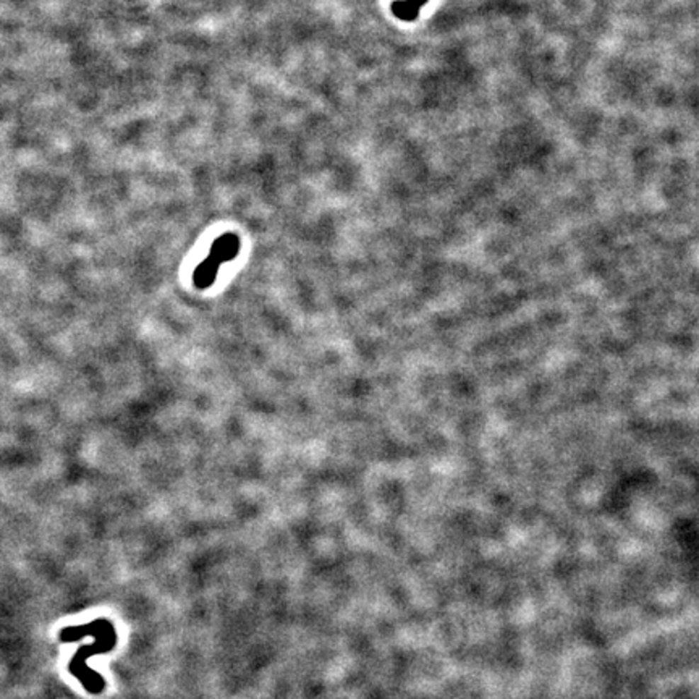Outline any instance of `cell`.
Masks as SVG:
<instances>
[{
  "label": "cell",
  "mask_w": 699,
  "mask_h": 699,
  "mask_svg": "<svg viewBox=\"0 0 699 699\" xmlns=\"http://www.w3.org/2000/svg\"><path fill=\"white\" fill-rule=\"evenodd\" d=\"M238 251H240V238L235 233L229 232L225 235L219 237L212 243L211 253H209L208 258L196 267L195 275H193V282H195L196 288L204 290L211 287L215 277H217L219 267L224 263L235 259Z\"/></svg>",
  "instance_id": "cell-1"
}]
</instances>
